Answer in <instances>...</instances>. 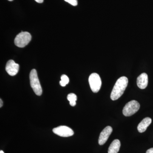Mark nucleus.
<instances>
[{"label":"nucleus","instance_id":"nucleus-2","mask_svg":"<svg viewBox=\"0 0 153 153\" xmlns=\"http://www.w3.org/2000/svg\"><path fill=\"white\" fill-rule=\"evenodd\" d=\"M30 85L34 92L38 96H41L42 94V87L38 79L37 71L35 69L31 70L30 74Z\"/></svg>","mask_w":153,"mask_h":153},{"label":"nucleus","instance_id":"nucleus-8","mask_svg":"<svg viewBox=\"0 0 153 153\" xmlns=\"http://www.w3.org/2000/svg\"><path fill=\"white\" fill-rule=\"evenodd\" d=\"M112 131V127L110 126L106 127L100 133L98 143L100 145L102 146L104 145L106 143L110 135L111 134Z\"/></svg>","mask_w":153,"mask_h":153},{"label":"nucleus","instance_id":"nucleus-19","mask_svg":"<svg viewBox=\"0 0 153 153\" xmlns=\"http://www.w3.org/2000/svg\"><path fill=\"white\" fill-rule=\"evenodd\" d=\"M9 1H13V0H8Z\"/></svg>","mask_w":153,"mask_h":153},{"label":"nucleus","instance_id":"nucleus-16","mask_svg":"<svg viewBox=\"0 0 153 153\" xmlns=\"http://www.w3.org/2000/svg\"><path fill=\"white\" fill-rule=\"evenodd\" d=\"M35 1L38 3H42L44 2V0H35Z\"/></svg>","mask_w":153,"mask_h":153},{"label":"nucleus","instance_id":"nucleus-1","mask_svg":"<svg viewBox=\"0 0 153 153\" xmlns=\"http://www.w3.org/2000/svg\"><path fill=\"white\" fill-rule=\"evenodd\" d=\"M128 84V79L126 76H121L117 79L114 86L111 98L112 100H115L120 98L123 94Z\"/></svg>","mask_w":153,"mask_h":153},{"label":"nucleus","instance_id":"nucleus-17","mask_svg":"<svg viewBox=\"0 0 153 153\" xmlns=\"http://www.w3.org/2000/svg\"><path fill=\"white\" fill-rule=\"evenodd\" d=\"M3 102L2 100L0 99V107H1L2 106H3Z\"/></svg>","mask_w":153,"mask_h":153},{"label":"nucleus","instance_id":"nucleus-9","mask_svg":"<svg viewBox=\"0 0 153 153\" xmlns=\"http://www.w3.org/2000/svg\"><path fill=\"white\" fill-rule=\"evenodd\" d=\"M137 85L140 89H145L148 84V76L146 73H143L137 78Z\"/></svg>","mask_w":153,"mask_h":153},{"label":"nucleus","instance_id":"nucleus-15","mask_svg":"<svg viewBox=\"0 0 153 153\" xmlns=\"http://www.w3.org/2000/svg\"><path fill=\"white\" fill-rule=\"evenodd\" d=\"M146 153H153V148L148 149Z\"/></svg>","mask_w":153,"mask_h":153},{"label":"nucleus","instance_id":"nucleus-7","mask_svg":"<svg viewBox=\"0 0 153 153\" xmlns=\"http://www.w3.org/2000/svg\"><path fill=\"white\" fill-rule=\"evenodd\" d=\"M19 64L15 63L13 60H9L6 64V71L10 76L16 75L19 72Z\"/></svg>","mask_w":153,"mask_h":153},{"label":"nucleus","instance_id":"nucleus-12","mask_svg":"<svg viewBox=\"0 0 153 153\" xmlns=\"http://www.w3.org/2000/svg\"><path fill=\"white\" fill-rule=\"evenodd\" d=\"M67 100L69 101L70 105L74 106L76 105V101L77 100V97L74 93H70L67 96Z\"/></svg>","mask_w":153,"mask_h":153},{"label":"nucleus","instance_id":"nucleus-11","mask_svg":"<svg viewBox=\"0 0 153 153\" xmlns=\"http://www.w3.org/2000/svg\"><path fill=\"white\" fill-rule=\"evenodd\" d=\"M120 141L114 140L110 145L108 149V153H117L120 147Z\"/></svg>","mask_w":153,"mask_h":153},{"label":"nucleus","instance_id":"nucleus-13","mask_svg":"<svg viewBox=\"0 0 153 153\" xmlns=\"http://www.w3.org/2000/svg\"><path fill=\"white\" fill-rule=\"evenodd\" d=\"M69 82V78L68 76H66L65 74H63L61 76V80L60 81V85L62 86H66L67 84H68Z\"/></svg>","mask_w":153,"mask_h":153},{"label":"nucleus","instance_id":"nucleus-6","mask_svg":"<svg viewBox=\"0 0 153 153\" xmlns=\"http://www.w3.org/2000/svg\"><path fill=\"white\" fill-rule=\"evenodd\" d=\"M52 131L56 134L62 137H70L73 135L74 134L73 131L66 126H60L54 128Z\"/></svg>","mask_w":153,"mask_h":153},{"label":"nucleus","instance_id":"nucleus-10","mask_svg":"<svg viewBox=\"0 0 153 153\" xmlns=\"http://www.w3.org/2000/svg\"><path fill=\"white\" fill-rule=\"evenodd\" d=\"M152 122V120L151 118L147 117L145 118L137 126V130L140 133H143L146 130L148 127L149 126Z\"/></svg>","mask_w":153,"mask_h":153},{"label":"nucleus","instance_id":"nucleus-18","mask_svg":"<svg viewBox=\"0 0 153 153\" xmlns=\"http://www.w3.org/2000/svg\"><path fill=\"white\" fill-rule=\"evenodd\" d=\"M0 153H4V152H3V151L1 150V151H0Z\"/></svg>","mask_w":153,"mask_h":153},{"label":"nucleus","instance_id":"nucleus-5","mask_svg":"<svg viewBox=\"0 0 153 153\" xmlns=\"http://www.w3.org/2000/svg\"><path fill=\"white\" fill-rule=\"evenodd\" d=\"M88 82L91 90L94 93H97L101 88L102 81L99 75L97 73L91 74L88 78Z\"/></svg>","mask_w":153,"mask_h":153},{"label":"nucleus","instance_id":"nucleus-4","mask_svg":"<svg viewBox=\"0 0 153 153\" xmlns=\"http://www.w3.org/2000/svg\"><path fill=\"white\" fill-rule=\"evenodd\" d=\"M140 103L136 100L129 102L123 108V113L126 117L131 116L136 113L140 109Z\"/></svg>","mask_w":153,"mask_h":153},{"label":"nucleus","instance_id":"nucleus-14","mask_svg":"<svg viewBox=\"0 0 153 153\" xmlns=\"http://www.w3.org/2000/svg\"><path fill=\"white\" fill-rule=\"evenodd\" d=\"M64 1L73 6H76L77 5V0H64Z\"/></svg>","mask_w":153,"mask_h":153},{"label":"nucleus","instance_id":"nucleus-3","mask_svg":"<svg viewBox=\"0 0 153 153\" xmlns=\"http://www.w3.org/2000/svg\"><path fill=\"white\" fill-rule=\"evenodd\" d=\"M32 36L27 32H22L19 33L15 39V45L20 48H23L27 46L31 41Z\"/></svg>","mask_w":153,"mask_h":153}]
</instances>
